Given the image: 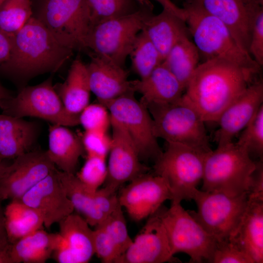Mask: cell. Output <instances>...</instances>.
Segmentation results:
<instances>
[{
  "label": "cell",
  "mask_w": 263,
  "mask_h": 263,
  "mask_svg": "<svg viewBox=\"0 0 263 263\" xmlns=\"http://www.w3.org/2000/svg\"><path fill=\"white\" fill-rule=\"evenodd\" d=\"M255 75L231 62L214 59L200 63L182 99L206 122H216L224 110L253 81Z\"/></svg>",
  "instance_id": "cell-1"
},
{
  "label": "cell",
  "mask_w": 263,
  "mask_h": 263,
  "mask_svg": "<svg viewBox=\"0 0 263 263\" xmlns=\"http://www.w3.org/2000/svg\"><path fill=\"white\" fill-rule=\"evenodd\" d=\"M12 40L10 57L0 65V70L21 84V88L37 75L56 72L74 51L61 43L35 16Z\"/></svg>",
  "instance_id": "cell-2"
},
{
  "label": "cell",
  "mask_w": 263,
  "mask_h": 263,
  "mask_svg": "<svg viewBox=\"0 0 263 263\" xmlns=\"http://www.w3.org/2000/svg\"><path fill=\"white\" fill-rule=\"evenodd\" d=\"M186 22L190 36L203 61L224 59L240 66L254 75L261 68L239 45L226 25L197 4L185 0Z\"/></svg>",
  "instance_id": "cell-3"
},
{
  "label": "cell",
  "mask_w": 263,
  "mask_h": 263,
  "mask_svg": "<svg viewBox=\"0 0 263 263\" xmlns=\"http://www.w3.org/2000/svg\"><path fill=\"white\" fill-rule=\"evenodd\" d=\"M150 0H139L134 12L102 21L93 26L87 36V53L92 52L124 67L138 34L154 14Z\"/></svg>",
  "instance_id": "cell-4"
},
{
  "label": "cell",
  "mask_w": 263,
  "mask_h": 263,
  "mask_svg": "<svg viewBox=\"0 0 263 263\" xmlns=\"http://www.w3.org/2000/svg\"><path fill=\"white\" fill-rule=\"evenodd\" d=\"M256 161L236 143L217 146L206 157L202 190L234 196L248 192Z\"/></svg>",
  "instance_id": "cell-5"
},
{
  "label": "cell",
  "mask_w": 263,
  "mask_h": 263,
  "mask_svg": "<svg viewBox=\"0 0 263 263\" xmlns=\"http://www.w3.org/2000/svg\"><path fill=\"white\" fill-rule=\"evenodd\" d=\"M152 118L157 138L183 144L208 152L212 150L205 127L198 112L182 98L167 104L146 106Z\"/></svg>",
  "instance_id": "cell-6"
},
{
  "label": "cell",
  "mask_w": 263,
  "mask_h": 263,
  "mask_svg": "<svg viewBox=\"0 0 263 263\" xmlns=\"http://www.w3.org/2000/svg\"><path fill=\"white\" fill-rule=\"evenodd\" d=\"M208 152L179 143L167 142L165 150L154 163V173L167 182L171 203L193 199L202 180Z\"/></svg>",
  "instance_id": "cell-7"
},
{
  "label": "cell",
  "mask_w": 263,
  "mask_h": 263,
  "mask_svg": "<svg viewBox=\"0 0 263 263\" xmlns=\"http://www.w3.org/2000/svg\"><path fill=\"white\" fill-rule=\"evenodd\" d=\"M52 82L51 76L39 84L23 87L17 95L0 100L2 113L19 118L37 117L66 127L79 125V115L66 109Z\"/></svg>",
  "instance_id": "cell-8"
},
{
  "label": "cell",
  "mask_w": 263,
  "mask_h": 263,
  "mask_svg": "<svg viewBox=\"0 0 263 263\" xmlns=\"http://www.w3.org/2000/svg\"><path fill=\"white\" fill-rule=\"evenodd\" d=\"M35 17L61 43L87 53L91 23L87 0H42Z\"/></svg>",
  "instance_id": "cell-9"
},
{
  "label": "cell",
  "mask_w": 263,
  "mask_h": 263,
  "mask_svg": "<svg viewBox=\"0 0 263 263\" xmlns=\"http://www.w3.org/2000/svg\"><path fill=\"white\" fill-rule=\"evenodd\" d=\"M160 213L172 255L182 252L191 263H210L216 241L181 203H171L168 208L162 205Z\"/></svg>",
  "instance_id": "cell-10"
},
{
  "label": "cell",
  "mask_w": 263,
  "mask_h": 263,
  "mask_svg": "<svg viewBox=\"0 0 263 263\" xmlns=\"http://www.w3.org/2000/svg\"><path fill=\"white\" fill-rule=\"evenodd\" d=\"M192 199L196 202L197 211H188L216 242L231 236L248 204V192L232 196L197 189Z\"/></svg>",
  "instance_id": "cell-11"
},
{
  "label": "cell",
  "mask_w": 263,
  "mask_h": 263,
  "mask_svg": "<svg viewBox=\"0 0 263 263\" xmlns=\"http://www.w3.org/2000/svg\"><path fill=\"white\" fill-rule=\"evenodd\" d=\"M134 93L101 103L108 109L111 120L120 125L132 142L140 160L154 163L162 153L154 135L151 116L146 106Z\"/></svg>",
  "instance_id": "cell-12"
},
{
  "label": "cell",
  "mask_w": 263,
  "mask_h": 263,
  "mask_svg": "<svg viewBox=\"0 0 263 263\" xmlns=\"http://www.w3.org/2000/svg\"><path fill=\"white\" fill-rule=\"evenodd\" d=\"M119 205L130 218L140 221L155 213L172 194L166 180L161 176L145 173L129 182L117 195Z\"/></svg>",
  "instance_id": "cell-13"
},
{
  "label": "cell",
  "mask_w": 263,
  "mask_h": 263,
  "mask_svg": "<svg viewBox=\"0 0 263 263\" xmlns=\"http://www.w3.org/2000/svg\"><path fill=\"white\" fill-rule=\"evenodd\" d=\"M55 168L46 151H30L17 157L0 179V200L19 199Z\"/></svg>",
  "instance_id": "cell-14"
},
{
  "label": "cell",
  "mask_w": 263,
  "mask_h": 263,
  "mask_svg": "<svg viewBox=\"0 0 263 263\" xmlns=\"http://www.w3.org/2000/svg\"><path fill=\"white\" fill-rule=\"evenodd\" d=\"M112 144L108 154L107 175L102 186L116 193L124 183L146 173L149 168L140 160L132 142L123 128L111 120Z\"/></svg>",
  "instance_id": "cell-15"
},
{
  "label": "cell",
  "mask_w": 263,
  "mask_h": 263,
  "mask_svg": "<svg viewBox=\"0 0 263 263\" xmlns=\"http://www.w3.org/2000/svg\"><path fill=\"white\" fill-rule=\"evenodd\" d=\"M188 0L223 22L240 47L249 55L251 28L256 15L263 8V0Z\"/></svg>",
  "instance_id": "cell-16"
},
{
  "label": "cell",
  "mask_w": 263,
  "mask_h": 263,
  "mask_svg": "<svg viewBox=\"0 0 263 263\" xmlns=\"http://www.w3.org/2000/svg\"><path fill=\"white\" fill-rule=\"evenodd\" d=\"M17 200L38 211L47 228L59 223L75 210L56 168Z\"/></svg>",
  "instance_id": "cell-17"
},
{
  "label": "cell",
  "mask_w": 263,
  "mask_h": 263,
  "mask_svg": "<svg viewBox=\"0 0 263 263\" xmlns=\"http://www.w3.org/2000/svg\"><path fill=\"white\" fill-rule=\"evenodd\" d=\"M66 194L75 210L82 214L91 226L103 221L119 205L117 195L102 187L95 191L88 189L75 174L58 170Z\"/></svg>",
  "instance_id": "cell-18"
},
{
  "label": "cell",
  "mask_w": 263,
  "mask_h": 263,
  "mask_svg": "<svg viewBox=\"0 0 263 263\" xmlns=\"http://www.w3.org/2000/svg\"><path fill=\"white\" fill-rule=\"evenodd\" d=\"M263 83L252 81L221 113L214 134L217 146L233 142V138L249 124L263 105Z\"/></svg>",
  "instance_id": "cell-19"
},
{
  "label": "cell",
  "mask_w": 263,
  "mask_h": 263,
  "mask_svg": "<svg viewBox=\"0 0 263 263\" xmlns=\"http://www.w3.org/2000/svg\"><path fill=\"white\" fill-rule=\"evenodd\" d=\"M173 259L159 208L148 218L143 228L116 263H163Z\"/></svg>",
  "instance_id": "cell-20"
},
{
  "label": "cell",
  "mask_w": 263,
  "mask_h": 263,
  "mask_svg": "<svg viewBox=\"0 0 263 263\" xmlns=\"http://www.w3.org/2000/svg\"><path fill=\"white\" fill-rule=\"evenodd\" d=\"M61 246L52 256L59 263H87L95 254L94 230L81 215L72 213L59 223Z\"/></svg>",
  "instance_id": "cell-21"
},
{
  "label": "cell",
  "mask_w": 263,
  "mask_h": 263,
  "mask_svg": "<svg viewBox=\"0 0 263 263\" xmlns=\"http://www.w3.org/2000/svg\"><path fill=\"white\" fill-rule=\"evenodd\" d=\"M88 54L90 57L86 64L90 87L99 102L104 103L134 93L124 67L92 52Z\"/></svg>",
  "instance_id": "cell-22"
},
{
  "label": "cell",
  "mask_w": 263,
  "mask_h": 263,
  "mask_svg": "<svg viewBox=\"0 0 263 263\" xmlns=\"http://www.w3.org/2000/svg\"><path fill=\"white\" fill-rule=\"evenodd\" d=\"M40 130L37 121L0 114V160L14 159L31 151Z\"/></svg>",
  "instance_id": "cell-23"
},
{
  "label": "cell",
  "mask_w": 263,
  "mask_h": 263,
  "mask_svg": "<svg viewBox=\"0 0 263 263\" xmlns=\"http://www.w3.org/2000/svg\"><path fill=\"white\" fill-rule=\"evenodd\" d=\"M131 83L133 91L141 94L140 101L146 106L175 103L185 90L162 63L146 77L131 80Z\"/></svg>",
  "instance_id": "cell-24"
},
{
  "label": "cell",
  "mask_w": 263,
  "mask_h": 263,
  "mask_svg": "<svg viewBox=\"0 0 263 263\" xmlns=\"http://www.w3.org/2000/svg\"><path fill=\"white\" fill-rule=\"evenodd\" d=\"M252 260L263 262V201L249 200L239 226L229 238Z\"/></svg>",
  "instance_id": "cell-25"
},
{
  "label": "cell",
  "mask_w": 263,
  "mask_h": 263,
  "mask_svg": "<svg viewBox=\"0 0 263 263\" xmlns=\"http://www.w3.org/2000/svg\"><path fill=\"white\" fill-rule=\"evenodd\" d=\"M84 151L81 137L66 126L56 124L50 126L46 151L61 171L75 174L79 159Z\"/></svg>",
  "instance_id": "cell-26"
},
{
  "label": "cell",
  "mask_w": 263,
  "mask_h": 263,
  "mask_svg": "<svg viewBox=\"0 0 263 263\" xmlns=\"http://www.w3.org/2000/svg\"><path fill=\"white\" fill-rule=\"evenodd\" d=\"M143 30L163 60L179 41L190 36L186 20L164 8L148 20Z\"/></svg>",
  "instance_id": "cell-27"
},
{
  "label": "cell",
  "mask_w": 263,
  "mask_h": 263,
  "mask_svg": "<svg viewBox=\"0 0 263 263\" xmlns=\"http://www.w3.org/2000/svg\"><path fill=\"white\" fill-rule=\"evenodd\" d=\"M54 88L66 109L71 113L79 115L89 104L91 93L86 64L79 57L73 61L66 79Z\"/></svg>",
  "instance_id": "cell-28"
},
{
  "label": "cell",
  "mask_w": 263,
  "mask_h": 263,
  "mask_svg": "<svg viewBox=\"0 0 263 263\" xmlns=\"http://www.w3.org/2000/svg\"><path fill=\"white\" fill-rule=\"evenodd\" d=\"M62 243L58 233L38 229L11 244L12 263H44Z\"/></svg>",
  "instance_id": "cell-29"
},
{
  "label": "cell",
  "mask_w": 263,
  "mask_h": 263,
  "mask_svg": "<svg viewBox=\"0 0 263 263\" xmlns=\"http://www.w3.org/2000/svg\"><path fill=\"white\" fill-rule=\"evenodd\" d=\"M4 212L5 226L10 244L42 228L43 220L40 214L19 200H11Z\"/></svg>",
  "instance_id": "cell-30"
},
{
  "label": "cell",
  "mask_w": 263,
  "mask_h": 263,
  "mask_svg": "<svg viewBox=\"0 0 263 263\" xmlns=\"http://www.w3.org/2000/svg\"><path fill=\"white\" fill-rule=\"evenodd\" d=\"M199 51L189 37L179 41L169 51L162 63L185 89L200 64Z\"/></svg>",
  "instance_id": "cell-31"
},
{
  "label": "cell",
  "mask_w": 263,
  "mask_h": 263,
  "mask_svg": "<svg viewBox=\"0 0 263 263\" xmlns=\"http://www.w3.org/2000/svg\"><path fill=\"white\" fill-rule=\"evenodd\" d=\"M129 56L132 69L140 79L148 76L163 61L160 53L143 30L137 35Z\"/></svg>",
  "instance_id": "cell-32"
},
{
  "label": "cell",
  "mask_w": 263,
  "mask_h": 263,
  "mask_svg": "<svg viewBox=\"0 0 263 263\" xmlns=\"http://www.w3.org/2000/svg\"><path fill=\"white\" fill-rule=\"evenodd\" d=\"M32 15L31 0H4L0 5V30L12 37Z\"/></svg>",
  "instance_id": "cell-33"
},
{
  "label": "cell",
  "mask_w": 263,
  "mask_h": 263,
  "mask_svg": "<svg viewBox=\"0 0 263 263\" xmlns=\"http://www.w3.org/2000/svg\"><path fill=\"white\" fill-rule=\"evenodd\" d=\"M91 28L106 20L135 12L139 0H87Z\"/></svg>",
  "instance_id": "cell-34"
},
{
  "label": "cell",
  "mask_w": 263,
  "mask_h": 263,
  "mask_svg": "<svg viewBox=\"0 0 263 263\" xmlns=\"http://www.w3.org/2000/svg\"><path fill=\"white\" fill-rule=\"evenodd\" d=\"M236 143L242 147L254 161L263 160V105L242 131Z\"/></svg>",
  "instance_id": "cell-35"
},
{
  "label": "cell",
  "mask_w": 263,
  "mask_h": 263,
  "mask_svg": "<svg viewBox=\"0 0 263 263\" xmlns=\"http://www.w3.org/2000/svg\"><path fill=\"white\" fill-rule=\"evenodd\" d=\"M99 224L104 228L113 241L120 257L131 245L133 240L129 234L122 207L119 204L114 210Z\"/></svg>",
  "instance_id": "cell-36"
},
{
  "label": "cell",
  "mask_w": 263,
  "mask_h": 263,
  "mask_svg": "<svg viewBox=\"0 0 263 263\" xmlns=\"http://www.w3.org/2000/svg\"><path fill=\"white\" fill-rule=\"evenodd\" d=\"M76 177L89 190L95 191L104 184L107 175L106 158L87 155V159Z\"/></svg>",
  "instance_id": "cell-37"
},
{
  "label": "cell",
  "mask_w": 263,
  "mask_h": 263,
  "mask_svg": "<svg viewBox=\"0 0 263 263\" xmlns=\"http://www.w3.org/2000/svg\"><path fill=\"white\" fill-rule=\"evenodd\" d=\"M79 123L85 131L108 132L111 118L107 108L100 102L89 104L79 114Z\"/></svg>",
  "instance_id": "cell-38"
},
{
  "label": "cell",
  "mask_w": 263,
  "mask_h": 263,
  "mask_svg": "<svg viewBox=\"0 0 263 263\" xmlns=\"http://www.w3.org/2000/svg\"><path fill=\"white\" fill-rule=\"evenodd\" d=\"M212 263H253L251 258L230 239L216 242Z\"/></svg>",
  "instance_id": "cell-39"
},
{
  "label": "cell",
  "mask_w": 263,
  "mask_h": 263,
  "mask_svg": "<svg viewBox=\"0 0 263 263\" xmlns=\"http://www.w3.org/2000/svg\"><path fill=\"white\" fill-rule=\"evenodd\" d=\"M81 139L87 155L107 158L112 144L111 136L107 132L85 131Z\"/></svg>",
  "instance_id": "cell-40"
},
{
  "label": "cell",
  "mask_w": 263,
  "mask_h": 263,
  "mask_svg": "<svg viewBox=\"0 0 263 263\" xmlns=\"http://www.w3.org/2000/svg\"><path fill=\"white\" fill-rule=\"evenodd\" d=\"M94 230L95 254L104 263H116L119 253L104 228L98 224Z\"/></svg>",
  "instance_id": "cell-41"
},
{
  "label": "cell",
  "mask_w": 263,
  "mask_h": 263,
  "mask_svg": "<svg viewBox=\"0 0 263 263\" xmlns=\"http://www.w3.org/2000/svg\"><path fill=\"white\" fill-rule=\"evenodd\" d=\"M249 54L260 66L263 65V8L256 15L252 24Z\"/></svg>",
  "instance_id": "cell-42"
},
{
  "label": "cell",
  "mask_w": 263,
  "mask_h": 263,
  "mask_svg": "<svg viewBox=\"0 0 263 263\" xmlns=\"http://www.w3.org/2000/svg\"><path fill=\"white\" fill-rule=\"evenodd\" d=\"M248 199L249 200L263 201V160L256 161V168L251 176Z\"/></svg>",
  "instance_id": "cell-43"
},
{
  "label": "cell",
  "mask_w": 263,
  "mask_h": 263,
  "mask_svg": "<svg viewBox=\"0 0 263 263\" xmlns=\"http://www.w3.org/2000/svg\"><path fill=\"white\" fill-rule=\"evenodd\" d=\"M11 36L0 30V65L9 59L12 50Z\"/></svg>",
  "instance_id": "cell-44"
},
{
  "label": "cell",
  "mask_w": 263,
  "mask_h": 263,
  "mask_svg": "<svg viewBox=\"0 0 263 263\" xmlns=\"http://www.w3.org/2000/svg\"><path fill=\"white\" fill-rule=\"evenodd\" d=\"M160 3L163 8L168 10L186 20V12L183 7L177 6L172 0H154Z\"/></svg>",
  "instance_id": "cell-45"
},
{
  "label": "cell",
  "mask_w": 263,
  "mask_h": 263,
  "mask_svg": "<svg viewBox=\"0 0 263 263\" xmlns=\"http://www.w3.org/2000/svg\"><path fill=\"white\" fill-rule=\"evenodd\" d=\"M0 200V247H7L10 245L9 243L5 226L4 209Z\"/></svg>",
  "instance_id": "cell-46"
},
{
  "label": "cell",
  "mask_w": 263,
  "mask_h": 263,
  "mask_svg": "<svg viewBox=\"0 0 263 263\" xmlns=\"http://www.w3.org/2000/svg\"><path fill=\"white\" fill-rule=\"evenodd\" d=\"M10 245L7 247H0V263H12L10 254Z\"/></svg>",
  "instance_id": "cell-47"
},
{
  "label": "cell",
  "mask_w": 263,
  "mask_h": 263,
  "mask_svg": "<svg viewBox=\"0 0 263 263\" xmlns=\"http://www.w3.org/2000/svg\"><path fill=\"white\" fill-rule=\"evenodd\" d=\"M13 93L0 84V100L14 96Z\"/></svg>",
  "instance_id": "cell-48"
},
{
  "label": "cell",
  "mask_w": 263,
  "mask_h": 263,
  "mask_svg": "<svg viewBox=\"0 0 263 263\" xmlns=\"http://www.w3.org/2000/svg\"><path fill=\"white\" fill-rule=\"evenodd\" d=\"M10 165H7L0 160V179L8 171Z\"/></svg>",
  "instance_id": "cell-49"
},
{
  "label": "cell",
  "mask_w": 263,
  "mask_h": 263,
  "mask_svg": "<svg viewBox=\"0 0 263 263\" xmlns=\"http://www.w3.org/2000/svg\"><path fill=\"white\" fill-rule=\"evenodd\" d=\"M4 0H0V5L1 4V3L3 2Z\"/></svg>",
  "instance_id": "cell-50"
}]
</instances>
